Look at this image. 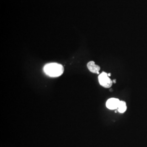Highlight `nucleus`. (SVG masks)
Here are the masks:
<instances>
[{"label":"nucleus","instance_id":"423d86ee","mask_svg":"<svg viewBox=\"0 0 147 147\" xmlns=\"http://www.w3.org/2000/svg\"><path fill=\"white\" fill-rule=\"evenodd\" d=\"M113 82H114V83H116V80H113Z\"/></svg>","mask_w":147,"mask_h":147},{"label":"nucleus","instance_id":"f257e3e1","mask_svg":"<svg viewBox=\"0 0 147 147\" xmlns=\"http://www.w3.org/2000/svg\"><path fill=\"white\" fill-rule=\"evenodd\" d=\"M44 71L48 76L52 78H57L63 74L64 67L62 65L58 63H48L44 66Z\"/></svg>","mask_w":147,"mask_h":147},{"label":"nucleus","instance_id":"0eeeda50","mask_svg":"<svg viewBox=\"0 0 147 147\" xmlns=\"http://www.w3.org/2000/svg\"><path fill=\"white\" fill-rule=\"evenodd\" d=\"M108 76H110L111 74L110 73L108 74Z\"/></svg>","mask_w":147,"mask_h":147},{"label":"nucleus","instance_id":"f03ea898","mask_svg":"<svg viewBox=\"0 0 147 147\" xmlns=\"http://www.w3.org/2000/svg\"><path fill=\"white\" fill-rule=\"evenodd\" d=\"M98 79L100 85L106 88H110L113 84V81L108 76V74L106 73L105 72H102L99 75Z\"/></svg>","mask_w":147,"mask_h":147},{"label":"nucleus","instance_id":"20e7f679","mask_svg":"<svg viewBox=\"0 0 147 147\" xmlns=\"http://www.w3.org/2000/svg\"><path fill=\"white\" fill-rule=\"evenodd\" d=\"M87 68L89 71L93 73L99 74L100 67L99 65H97L95 64L94 61H90L87 64Z\"/></svg>","mask_w":147,"mask_h":147},{"label":"nucleus","instance_id":"39448f33","mask_svg":"<svg viewBox=\"0 0 147 147\" xmlns=\"http://www.w3.org/2000/svg\"><path fill=\"white\" fill-rule=\"evenodd\" d=\"M126 109H127V106H126V102L123 101H121L120 104L118 107V112L121 113H123L126 111Z\"/></svg>","mask_w":147,"mask_h":147},{"label":"nucleus","instance_id":"7ed1b4c3","mask_svg":"<svg viewBox=\"0 0 147 147\" xmlns=\"http://www.w3.org/2000/svg\"><path fill=\"white\" fill-rule=\"evenodd\" d=\"M121 101L118 99L111 98L106 102V107L110 110H116L118 109Z\"/></svg>","mask_w":147,"mask_h":147}]
</instances>
